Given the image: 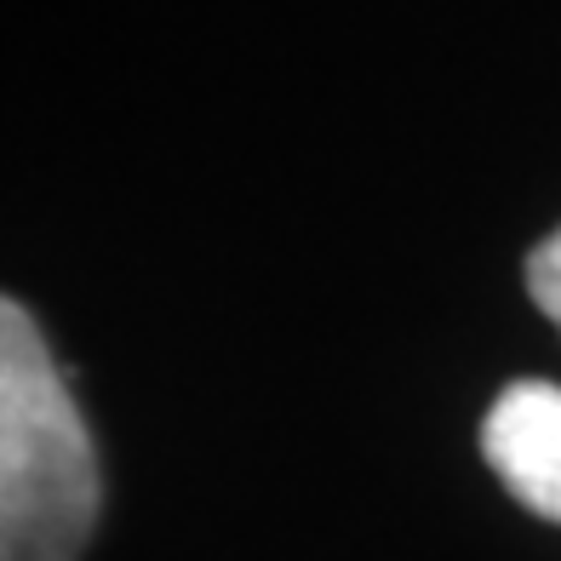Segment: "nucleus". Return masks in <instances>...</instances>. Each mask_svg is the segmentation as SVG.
<instances>
[{
	"label": "nucleus",
	"instance_id": "nucleus-1",
	"mask_svg": "<svg viewBox=\"0 0 561 561\" xmlns=\"http://www.w3.org/2000/svg\"><path fill=\"white\" fill-rule=\"evenodd\" d=\"M104 476L75 396L18 298L0 304V561H75Z\"/></svg>",
	"mask_w": 561,
	"mask_h": 561
},
{
	"label": "nucleus",
	"instance_id": "nucleus-2",
	"mask_svg": "<svg viewBox=\"0 0 561 561\" xmlns=\"http://www.w3.org/2000/svg\"><path fill=\"white\" fill-rule=\"evenodd\" d=\"M481 458L533 516L561 522V390L510 385L481 419Z\"/></svg>",
	"mask_w": 561,
	"mask_h": 561
},
{
	"label": "nucleus",
	"instance_id": "nucleus-3",
	"mask_svg": "<svg viewBox=\"0 0 561 561\" xmlns=\"http://www.w3.org/2000/svg\"><path fill=\"white\" fill-rule=\"evenodd\" d=\"M527 293H533V304H539V310L561 327V229L527 252Z\"/></svg>",
	"mask_w": 561,
	"mask_h": 561
}]
</instances>
